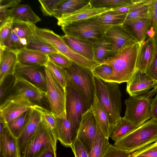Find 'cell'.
<instances>
[{
  "mask_svg": "<svg viewBox=\"0 0 157 157\" xmlns=\"http://www.w3.org/2000/svg\"><path fill=\"white\" fill-rule=\"evenodd\" d=\"M92 105L98 126L104 136L109 139L111 133L109 118L95 94Z\"/></svg>",
  "mask_w": 157,
  "mask_h": 157,
  "instance_id": "cell-28",
  "label": "cell"
},
{
  "mask_svg": "<svg viewBox=\"0 0 157 157\" xmlns=\"http://www.w3.org/2000/svg\"><path fill=\"white\" fill-rule=\"evenodd\" d=\"M11 8L0 9V25L12 18L10 15Z\"/></svg>",
  "mask_w": 157,
  "mask_h": 157,
  "instance_id": "cell-50",
  "label": "cell"
},
{
  "mask_svg": "<svg viewBox=\"0 0 157 157\" xmlns=\"http://www.w3.org/2000/svg\"><path fill=\"white\" fill-rule=\"evenodd\" d=\"M0 84L8 76L14 75L18 63L17 52L0 46Z\"/></svg>",
  "mask_w": 157,
  "mask_h": 157,
  "instance_id": "cell-21",
  "label": "cell"
},
{
  "mask_svg": "<svg viewBox=\"0 0 157 157\" xmlns=\"http://www.w3.org/2000/svg\"><path fill=\"white\" fill-rule=\"evenodd\" d=\"M45 67L48 70L59 85L66 90L68 81V74L66 70L56 65L49 60Z\"/></svg>",
  "mask_w": 157,
  "mask_h": 157,
  "instance_id": "cell-36",
  "label": "cell"
},
{
  "mask_svg": "<svg viewBox=\"0 0 157 157\" xmlns=\"http://www.w3.org/2000/svg\"><path fill=\"white\" fill-rule=\"evenodd\" d=\"M90 108L79 91L74 86L67 85L66 88V109L71 126L72 142L77 138L82 116Z\"/></svg>",
  "mask_w": 157,
  "mask_h": 157,
  "instance_id": "cell-7",
  "label": "cell"
},
{
  "mask_svg": "<svg viewBox=\"0 0 157 157\" xmlns=\"http://www.w3.org/2000/svg\"><path fill=\"white\" fill-rule=\"evenodd\" d=\"M90 0H63L55 10L52 16L57 19L63 15L73 12L88 4Z\"/></svg>",
  "mask_w": 157,
  "mask_h": 157,
  "instance_id": "cell-31",
  "label": "cell"
},
{
  "mask_svg": "<svg viewBox=\"0 0 157 157\" xmlns=\"http://www.w3.org/2000/svg\"><path fill=\"white\" fill-rule=\"evenodd\" d=\"M10 15L13 20L29 22L34 24L41 20L30 6L27 4H19L11 8Z\"/></svg>",
  "mask_w": 157,
  "mask_h": 157,
  "instance_id": "cell-29",
  "label": "cell"
},
{
  "mask_svg": "<svg viewBox=\"0 0 157 157\" xmlns=\"http://www.w3.org/2000/svg\"><path fill=\"white\" fill-rule=\"evenodd\" d=\"M52 132L57 140L67 147H71L72 141V128L67 114L60 118L57 117L56 127Z\"/></svg>",
  "mask_w": 157,
  "mask_h": 157,
  "instance_id": "cell-24",
  "label": "cell"
},
{
  "mask_svg": "<svg viewBox=\"0 0 157 157\" xmlns=\"http://www.w3.org/2000/svg\"><path fill=\"white\" fill-rule=\"evenodd\" d=\"M97 17L74 22L62 27L61 29L65 35L93 43L103 37L111 27L101 25Z\"/></svg>",
  "mask_w": 157,
  "mask_h": 157,
  "instance_id": "cell-8",
  "label": "cell"
},
{
  "mask_svg": "<svg viewBox=\"0 0 157 157\" xmlns=\"http://www.w3.org/2000/svg\"><path fill=\"white\" fill-rule=\"evenodd\" d=\"M109 144V139L104 136L97 123L96 136L88 157H102Z\"/></svg>",
  "mask_w": 157,
  "mask_h": 157,
  "instance_id": "cell-32",
  "label": "cell"
},
{
  "mask_svg": "<svg viewBox=\"0 0 157 157\" xmlns=\"http://www.w3.org/2000/svg\"><path fill=\"white\" fill-rule=\"evenodd\" d=\"M0 125V157H19L17 139L1 117Z\"/></svg>",
  "mask_w": 157,
  "mask_h": 157,
  "instance_id": "cell-17",
  "label": "cell"
},
{
  "mask_svg": "<svg viewBox=\"0 0 157 157\" xmlns=\"http://www.w3.org/2000/svg\"><path fill=\"white\" fill-rule=\"evenodd\" d=\"M103 36L112 44V50L109 57L117 53L131 40L135 39L122 24L111 26L106 31Z\"/></svg>",
  "mask_w": 157,
  "mask_h": 157,
  "instance_id": "cell-19",
  "label": "cell"
},
{
  "mask_svg": "<svg viewBox=\"0 0 157 157\" xmlns=\"http://www.w3.org/2000/svg\"><path fill=\"white\" fill-rule=\"evenodd\" d=\"M36 26L29 22L13 20L12 29L18 37L27 44L31 36L35 33Z\"/></svg>",
  "mask_w": 157,
  "mask_h": 157,
  "instance_id": "cell-30",
  "label": "cell"
},
{
  "mask_svg": "<svg viewBox=\"0 0 157 157\" xmlns=\"http://www.w3.org/2000/svg\"><path fill=\"white\" fill-rule=\"evenodd\" d=\"M151 113L152 118L157 121V92L151 102Z\"/></svg>",
  "mask_w": 157,
  "mask_h": 157,
  "instance_id": "cell-52",
  "label": "cell"
},
{
  "mask_svg": "<svg viewBox=\"0 0 157 157\" xmlns=\"http://www.w3.org/2000/svg\"><path fill=\"white\" fill-rule=\"evenodd\" d=\"M48 56L49 60L63 68L70 67L73 63V61L68 57L59 52L51 54Z\"/></svg>",
  "mask_w": 157,
  "mask_h": 157,
  "instance_id": "cell-42",
  "label": "cell"
},
{
  "mask_svg": "<svg viewBox=\"0 0 157 157\" xmlns=\"http://www.w3.org/2000/svg\"><path fill=\"white\" fill-rule=\"evenodd\" d=\"M32 109L23 113L7 123L11 133L17 139L25 127L29 120Z\"/></svg>",
  "mask_w": 157,
  "mask_h": 157,
  "instance_id": "cell-34",
  "label": "cell"
},
{
  "mask_svg": "<svg viewBox=\"0 0 157 157\" xmlns=\"http://www.w3.org/2000/svg\"><path fill=\"white\" fill-rule=\"evenodd\" d=\"M143 43L132 39L101 63L110 66L113 69L111 75L106 81L120 84L127 83L129 80L137 70L139 53Z\"/></svg>",
  "mask_w": 157,
  "mask_h": 157,
  "instance_id": "cell-1",
  "label": "cell"
},
{
  "mask_svg": "<svg viewBox=\"0 0 157 157\" xmlns=\"http://www.w3.org/2000/svg\"><path fill=\"white\" fill-rule=\"evenodd\" d=\"M14 75L27 80L46 94V84L44 67L39 65H24L17 63Z\"/></svg>",
  "mask_w": 157,
  "mask_h": 157,
  "instance_id": "cell-14",
  "label": "cell"
},
{
  "mask_svg": "<svg viewBox=\"0 0 157 157\" xmlns=\"http://www.w3.org/2000/svg\"><path fill=\"white\" fill-rule=\"evenodd\" d=\"M33 107L40 113L42 122L52 132L56 127L57 117L45 107L36 104L34 105Z\"/></svg>",
  "mask_w": 157,
  "mask_h": 157,
  "instance_id": "cell-38",
  "label": "cell"
},
{
  "mask_svg": "<svg viewBox=\"0 0 157 157\" xmlns=\"http://www.w3.org/2000/svg\"><path fill=\"white\" fill-rule=\"evenodd\" d=\"M157 45L153 37H149L142 44L137 64V70L145 74L154 59Z\"/></svg>",
  "mask_w": 157,
  "mask_h": 157,
  "instance_id": "cell-20",
  "label": "cell"
},
{
  "mask_svg": "<svg viewBox=\"0 0 157 157\" xmlns=\"http://www.w3.org/2000/svg\"><path fill=\"white\" fill-rule=\"evenodd\" d=\"M149 36L153 37L157 45V9L154 10L150 29L147 32Z\"/></svg>",
  "mask_w": 157,
  "mask_h": 157,
  "instance_id": "cell-48",
  "label": "cell"
},
{
  "mask_svg": "<svg viewBox=\"0 0 157 157\" xmlns=\"http://www.w3.org/2000/svg\"><path fill=\"white\" fill-rule=\"evenodd\" d=\"M131 153L109 144L102 157H131Z\"/></svg>",
  "mask_w": 157,
  "mask_h": 157,
  "instance_id": "cell-45",
  "label": "cell"
},
{
  "mask_svg": "<svg viewBox=\"0 0 157 157\" xmlns=\"http://www.w3.org/2000/svg\"><path fill=\"white\" fill-rule=\"evenodd\" d=\"M18 63L27 65H46L49 59L47 55L35 51L24 48L17 53Z\"/></svg>",
  "mask_w": 157,
  "mask_h": 157,
  "instance_id": "cell-25",
  "label": "cell"
},
{
  "mask_svg": "<svg viewBox=\"0 0 157 157\" xmlns=\"http://www.w3.org/2000/svg\"><path fill=\"white\" fill-rule=\"evenodd\" d=\"M56 148L51 147L45 150L38 157H56Z\"/></svg>",
  "mask_w": 157,
  "mask_h": 157,
  "instance_id": "cell-53",
  "label": "cell"
},
{
  "mask_svg": "<svg viewBox=\"0 0 157 157\" xmlns=\"http://www.w3.org/2000/svg\"><path fill=\"white\" fill-rule=\"evenodd\" d=\"M145 74L157 82V52L154 60Z\"/></svg>",
  "mask_w": 157,
  "mask_h": 157,
  "instance_id": "cell-49",
  "label": "cell"
},
{
  "mask_svg": "<svg viewBox=\"0 0 157 157\" xmlns=\"http://www.w3.org/2000/svg\"><path fill=\"white\" fill-rule=\"evenodd\" d=\"M151 18H142L124 22L123 26L138 41H145L147 32L150 28Z\"/></svg>",
  "mask_w": 157,
  "mask_h": 157,
  "instance_id": "cell-23",
  "label": "cell"
},
{
  "mask_svg": "<svg viewBox=\"0 0 157 157\" xmlns=\"http://www.w3.org/2000/svg\"><path fill=\"white\" fill-rule=\"evenodd\" d=\"M157 86V82L137 70L127 82L126 91L130 96L144 94Z\"/></svg>",
  "mask_w": 157,
  "mask_h": 157,
  "instance_id": "cell-18",
  "label": "cell"
},
{
  "mask_svg": "<svg viewBox=\"0 0 157 157\" xmlns=\"http://www.w3.org/2000/svg\"><path fill=\"white\" fill-rule=\"evenodd\" d=\"M112 70V68L110 66L101 64L95 67L91 71L94 76L106 81L111 75Z\"/></svg>",
  "mask_w": 157,
  "mask_h": 157,
  "instance_id": "cell-44",
  "label": "cell"
},
{
  "mask_svg": "<svg viewBox=\"0 0 157 157\" xmlns=\"http://www.w3.org/2000/svg\"><path fill=\"white\" fill-rule=\"evenodd\" d=\"M35 34L51 44L59 52L86 69L91 71L97 64L94 60L86 58L76 52L67 45L62 36L56 34L52 30L36 26Z\"/></svg>",
  "mask_w": 157,
  "mask_h": 157,
  "instance_id": "cell-5",
  "label": "cell"
},
{
  "mask_svg": "<svg viewBox=\"0 0 157 157\" xmlns=\"http://www.w3.org/2000/svg\"><path fill=\"white\" fill-rule=\"evenodd\" d=\"M35 105L28 98L22 95H10L0 106V116L6 123L26 111Z\"/></svg>",
  "mask_w": 157,
  "mask_h": 157,
  "instance_id": "cell-11",
  "label": "cell"
},
{
  "mask_svg": "<svg viewBox=\"0 0 157 157\" xmlns=\"http://www.w3.org/2000/svg\"><path fill=\"white\" fill-rule=\"evenodd\" d=\"M14 76L15 78V82L10 95L23 96L35 104L43 106L45 103V99L47 100L45 93L25 79L20 76Z\"/></svg>",
  "mask_w": 157,
  "mask_h": 157,
  "instance_id": "cell-13",
  "label": "cell"
},
{
  "mask_svg": "<svg viewBox=\"0 0 157 157\" xmlns=\"http://www.w3.org/2000/svg\"><path fill=\"white\" fill-rule=\"evenodd\" d=\"M21 1L19 0H0V9L13 8L20 4Z\"/></svg>",
  "mask_w": 157,
  "mask_h": 157,
  "instance_id": "cell-51",
  "label": "cell"
},
{
  "mask_svg": "<svg viewBox=\"0 0 157 157\" xmlns=\"http://www.w3.org/2000/svg\"><path fill=\"white\" fill-rule=\"evenodd\" d=\"M41 121L39 112L33 107L28 122L17 138L19 157H24L26 149Z\"/></svg>",
  "mask_w": 157,
  "mask_h": 157,
  "instance_id": "cell-16",
  "label": "cell"
},
{
  "mask_svg": "<svg viewBox=\"0 0 157 157\" xmlns=\"http://www.w3.org/2000/svg\"><path fill=\"white\" fill-rule=\"evenodd\" d=\"M132 4L112 9L111 11L112 12L115 13L120 14H127L129 11L131 6Z\"/></svg>",
  "mask_w": 157,
  "mask_h": 157,
  "instance_id": "cell-54",
  "label": "cell"
},
{
  "mask_svg": "<svg viewBox=\"0 0 157 157\" xmlns=\"http://www.w3.org/2000/svg\"><path fill=\"white\" fill-rule=\"evenodd\" d=\"M62 37L67 45L76 52L93 60L92 43L74 36L64 35Z\"/></svg>",
  "mask_w": 157,
  "mask_h": 157,
  "instance_id": "cell-26",
  "label": "cell"
},
{
  "mask_svg": "<svg viewBox=\"0 0 157 157\" xmlns=\"http://www.w3.org/2000/svg\"><path fill=\"white\" fill-rule=\"evenodd\" d=\"M63 0H39L38 1L40 4V8L44 16H52L55 10Z\"/></svg>",
  "mask_w": 157,
  "mask_h": 157,
  "instance_id": "cell-41",
  "label": "cell"
},
{
  "mask_svg": "<svg viewBox=\"0 0 157 157\" xmlns=\"http://www.w3.org/2000/svg\"><path fill=\"white\" fill-rule=\"evenodd\" d=\"M93 78L95 94L108 115L111 132L122 117V94L119 86L118 83L104 81L94 75Z\"/></svg>",
  "mask_w": 157,
  "mask_h": 157,
  "instance_id": "cell-2",
  "label": "cell"
},
{
  "mask_svg": "<svg viewBox=\"0 0 157 157\" xmlns=\"http://www.w3.org/2000/svg\"><path fill=\"white\" fill-rule=\"evenodd\" d=\"M137 127L121 117L120 121L113 129L110 137L115 142L117 141Z\"/></svg>",
  "mask_w": 157,
  "mask_h": 157,
  "instance_id": "cell-35",
  "label": "cell"
},
{
  "mask_svg": "<svg viewBox=\"0 0 157 157\" xmlns=\"http://www.w3.org/2000/svg\"><path fill=\"white\" fill-rule=\"evenodd\" d=\"M111 11L104 13L98 17L97 18L99 23L101 25L109 27L122 25L127 14L115 13Z\"/></svg>",
  "mask_w": 157,
  "mask_h": 157,
  "instance_id": "cell-37",
  "label": "cell"
},
{
  "mask_svg": "<svg viewBox=\"0 0 157 157\" xmlns=\"http://www.w3.org/2000/svg\"><path fill=\"white\" fill-rule=\"evenodd\" d=\"M155 0H132L124 22L142 18H151Z\"/></svg>",
  "mask_w": 157,
  "mask_h": 157,
  "instance_id": "cell-22",
  "label": "cell"
},
{
  "mask_svg": "<svg viewBox=\"0 0 157 157\" xmlns=\"http://www.w3.org/2000/svg\"><path fill=\"white\" fill-rule=\"evenodd\" d=\"M25 48L40 52L47 56L59 52L51 44L39 37L35 33L31 36Z\"/></svg>",
  "mask_w": 157,
  "mask_h": 157,
  "instance_id": "cell-33",
  "label": "cell"
},
{
  "mask_svg": "<svg viewBox=\"0 0 157 157\" xmlns=\"http://www.w3.org/2000/svg\"><path fill=\"white\" fill-rule=\"evenodd\" d=\"M97 127V123L92 105L82 116L76 138L83 144L88 153L92 149Z\"/></svg>",
  "mask_w": 157,
  "mask_h": 157,
  "instance_id": "cell-12",
  "label": "cell"
},
{
  "mask_svg": "<svg viewBox=\"0 0 157 157\" xmlns=\"http://www.w3.org/2000/svg\"><path fill=\"white\" fill-rule=\"evenodd\" d=\"M157 141V121L153 118L117 141L114 145L132 153Z\"/></svg>",
  "mask_w": 157,
  "mask_h": 157,
  "instance_id": "cell-3",
  "label": "cell"
},
{
  "mask_svg": "<svg viewBox=\"0 0 157 157\" xmlns=\"http://www.w3.org/2000/svg\"><path fill=\"white\" fill-rule=\"evenodd\" d=\"M112 10L105 8L92 7L90 3L73 12L62 15L58 19L57 24L61 27L76 22L97 17Z\"/></svg>",
  "mask_w": 157,
  "mask_h": 157,
  "instance_id": "cell-15",
  "label": "cell"
},
{
  "mask_svg": "<svg viewBox=\"0 0 157 157\" xmlns=\"http://www.w3.org/2000/svg\"><path fill=\"white\" fill-rule=\"evenodd\" d=\"M13 22V18H12L0 25V46H4V42L11 30Z\"/></svg>",
  "mask_w": 157,
  "mask_h": 157,
  "instance_id": "cell-47",
  "label": "cell"
},
{
  "mask_svg": "<svg viewBox=\"0 0 157 157\" xmlns=\"http://www.w3.org/2000/svg\"><path fill=\"white\" fill-rule=\"evenodd\" d=\"M15 80L14 75L8 76L0 84V98L2 103L11 94L13 91Z\"/></svg>",
  "mask_w": 157,
  "mask_h": 157,
  "instance_id": "cell-40",
  "label": "cell"
},
{
  "mask_svg": "<svg viewBox=\"0 0 157 157\" xmlns=\"http://www.w3.org/2000/svg\"><path fill=\"white\" fill-rule=\"evenodd\" d=\"M46 84V98L51 111L58 118L67 114L66 109V90L59 85L48 70L44 67Z\"/></svg>",
  "mask_w": 157,
  "mask_h": 157,
  "instance_id": "cell-9",
  "label": "cell"
},
{
  "mask_svg": "<svg viewBox=\"0 0 157 157\" xmlns=\"http://www.w3.org/2000/svg\"><path fill=\"white\" fill-rule=\"evenodd\" d=\"M91 6L95 8L113 9L131 5L132 0H90Z\"/></svg>",
  "mask_w": 157,
  "mask_h": 157,
  "instance_id": "cell-39",
  "label": "cell"
},
{
  "mask_svg": "<svg viewBox=\"0 0 157 157\" xmlns=\"http://www.w3.org/2000/svg\"><path fill=\"white\" fill-rule=\"evenodd\" d=\"M157 92V86L144 94L129 96L125 100L126 110L123 117L137 127L152 118L151 98Z\"/></svg>",
  "mask_w": 157,
  "mask_h": 157,
  "instance_id": "cell-4",
  "label": "cell"
},
{
  "mask_svg": "<svg viewBox=\"0 0 157 157\" xmlns=\"http://www.w3.org/2000/svg\"><path fill=\"white\" fill-rule=\"evenodd\" d=\"M57 141L52 132L41 121L24 157H38L47 149L51 147L56 148Z\"/></svg>",
  "mask_w": 157,
  "mask_h": 157,
  "instance_id": "cell-10",
  "label": "cell"
},
{
  "mask_svg": "<svg viewBox=\"0 0 157 157\" xmlns=\"http://www.w3.org/2000/svg\"><path fill=\"white\" fill-rule=\"evenodd\" d=\"M92 49L93 60L101 64L109 57L112 50V44L110 41L103 36L93 43Z\"/></svg>",
  "mask_w": 157,
  "mask_h": 157,
  "instance_id": "cell-27",
  "label": "cell"
},
{
  "mask_svg": "<svg viewBox=\"0 0 157 157\" xmlns=\"http://www.w3.org/2000/svg\"><path fill=\"white\" fill-rule=\"evenodd\" d=\"M131 157H157V141L131 153Z\"/></svg>",
  "mask_w": 157,
  "mask_h": 157,
  "instance_id": "cell-43",
  "label": "cell"
},
{
  "mask_svg": "<svg viewBox=\"0 0 157 157\" xmlns=\"http://www.w3.org/2000/svg\"><path fill=\"white\" fill-rule=\"evenodd\" d=\"M65 69L68 74L67 85L72 86L76 88L90 108L95 95L93 75L92 71L74 62L71 67Z\"/></svg>",
  "mask_w": 157,
  "mask_h": 157,
  "instance_id": "cell-6",
  "label": "cell"
},
{
  "mask_svg": "<svg viewBox=\"0 0 157 157\" xmlns=\"http://www.w3.org/2000/svg\"><path fill=\"white\" fill-rule=\"evenodd\" d=\"M70 147L75 157H88V153L84 146L77 138L72 142Z\"/></svg>",
  "mask_w": 157,
  "mask_h": 157,
  "instance_id": "cell-46",
  "label": "cell"
}]
</instances>
